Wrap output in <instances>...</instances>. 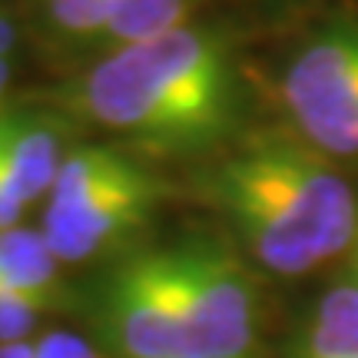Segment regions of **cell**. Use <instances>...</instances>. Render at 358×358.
I'll use <instances>...</instances> for the list:
<instances>
[{"mask_svg": "<svg viewBox=\"0 0 358 358\" xmlns=\"http://www.w3.org/2000/svg\"><path fill=\"white\" fill-rule=\"evenodd\" d=\"M43 103L150 166H206L252 129L239 40L229 24L199 17L106 50Z\"/></svg>", "mask_w": 358, "mask_h": 358, "instance_id": "6da1fadb", "label": "cell"}, {"mask_svg": "<svg viewBox=\"0 0 358 358\" xmlns=\"http://www.w3.org/2000/svg\"><path fill=\"white\" fill-rule=\"evenodd\" d=\"M196 189L249 262L302 279L345 259L358 232V186L285 127H252L199 166Z\"/></svg>", "mask_w": 358, "mask_h": 358, "instance_id": "7a4b0ae2", "label": "cell"}, {"mask_svg": "<svg viewBox=\"0 0 358 358\" xmlns=\"http://www.w3.org/2000/svg\"><path fill=\"white\" fill-rule=\"evenodd\" d=\"M173 182L116 143H77L43 199L40 236L64 268L93 266L146 243Z\"/></svg>", "mask_w": 358, "mask_h": 358, "instance_id": "3957f363", "label": "cell"}, {"mask_svg": "<svg viewBox=\"0 0 358 358\" xmlns=\"http://www.w3.org/2000/svg\"><path fill=\"white\" fill-rule=\"evenodd\" d=\"M285 127L329 156L358 159V17L338 13L308 30L279 73Z\"/></svg>", "mask_w": 358, "mask_h": 358, "instance_id": "277c9868", "label": "cell"}, {"mask_svg": "<svg viewBox=\"0 0 358 358\" xmlns=\"http://www.w3.org/2000/svg\"><path fill=\"white\" fill-rule=\"evenodd\" d=\"M80 123L50 103H7L0 106V186L17 203H43L57 173L77 146Z\"/></svg>", "mask_w": 358, "mask_h": 358, "instance_id": "5b68a950", "label": "cell"}, {"mask_svg": "<svg viewBox=\"0 0 358 358\" xmlns=\"http://www.w3.org/2000/svg\"><path fill=\"white\" fill-rule=\"evenodd\" d=\"M279 358H358V282H332L285 335Z\"/></svg>", "mask_w": 358, "mask_h": 358, "instance_id": "8992f818", "label": "cell"}, {"mask_svg": "<svg viewBox=\"0 0 358 358\" xmlns=\"http://www.w3.org/2000/svg\"><path fill=\"white\" fill-rule=\"evenodd\" d=\"M0 289L27 295L50 312L73 306V289L64 279V266L57 262L40 229L27 226L0 232Z\"/></svg>", "mask_w": 358, "mask_h": 358, "instance_id": "52a82bcc", "label": "cell"}, {"mask_svg": "<svg viewBox=\"0 0 358 358\" xmlns=\"http://www.w3.org/2000/svg\"><path fill=\"white\" fill-rule=\"evenodd\" d=\"M199 0H116L103 47H127L196 20Z\"/></svg>", "mask_w": 358, "mask_h": 358, "instance_id": "ba28073f", "label": "cell"}, {"mask_svg": "<svg viewBox=\"0 0 358 358\" xmlns=\"http://www.w3.org/2000/svg\"><path fill=\"white\" fill-rule=\"evenodd\" d=\"M116 0H37L40 27L57 43L87 47L106 40V27L113 17Z\"/></svg>", "mask_w": 358, "mask_h": 358, "instance_id": "9c48e42d", "label": "cell"}, {"mask_svg": "<svg viewBox=\"0 0 358 358\" xmlns=\"http://www.w3.org/2000/svg\"><path fill=\"white\" fill-rule=\"evenodd\" d=\"M47 315H53L47 306L10 292V289H0V345L37 338Z\"/></svg>", "mask_w": 358, "mask_h": 358, "instance_id": "30bf717a", "label": "cell"}, {"mask_svg": "<svg viewBox=\"0 0 358 358\" xmlns=\"http://www.w3.org/2000/svg\"><path fill=\"white\" fill-rule=\"evenodd\" d=\"M37 358H103V352L83 332L47 329L37 335Z\"/></svg>", "mask_w": 358, "mask_h": 358, "instance_id": "8fae6325", "label": "cell"}, {"mask_svg": "<svg viewBox=\"0 0 358 358\" xmlns=\"http://www.w3.org/2000/svg\"><path fill=\"white\" fill-rule=\"evenodd\" d=\"M24 213H27L24 206L17 203L10 192L0 186V232H3V229H13V226H24V222H20V219H24Z\"/></svg>", "mask_w": 358, "mask_h": 358, "instance_id": "7c38bea8", "label": "cell"}, {"mask_svg": "<svg viewBox=\"0 0 358 358\" xmlns=\"http://www.w3.org/2000/svg\"><path fill=\"white\" fill-rule=\"evenodd\" d=\"M0 358H37V338H30V342H10V345H0Z\"/></svg>", "mask_w": 358, "mask_h": 358, "instance_id": "4fadbf2b", "label": "cell"}, {"mask_svg": "<svg viewBox=\"0 0 358 358\" xmlns=\"http://www.w3.org/2000/svg\"><path fill=\"white\" fill-rule=\"evenodd\" d=\"M10 80H13V60H3V57H0V106H7Z\"/></svg>", "mask_w": 358, "mask_h": 358, "instance_id": "5bb4252c", "label": "cell"}, {"mask_svg": "<svg viewBox=\"0 0 358 358\" xmlns=\"http://www.w3.org/2000/svg\"><path fill=\"white\" fill-rule=\"evenodd\" d=\"M342 262H345V272H342V279L358 282V232H355V243H352V249H348V256L342 259Z\"/></svg>", "mask_w": 358, "mask_h": 358, "instance_id": "9a60e30c", "label": "cell"}]
</instances>
